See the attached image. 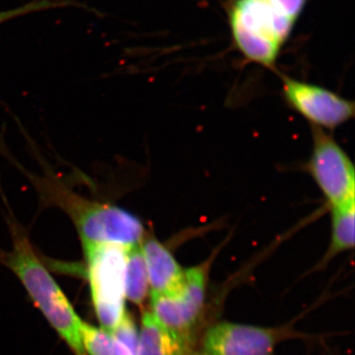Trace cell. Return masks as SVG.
I'll return each instance as SVG.
<instances>
[{"label":"cell","mask_w":355,"mask_h":355,"mask_svg":"<svg viewBox=\"0 0 355 355\" xmlns=\"http://www.w3.org/2000/svg\"><path fill=\"white\" fill-rule=\"evenodd\" d=\"M26 176L46 207H55L73 223L81 243H111L125 248L139 246L146 235L144 223L132 212L111 203L89 200L70 190L53 175Z\"/></svg>","instance_id":"6da1fadb"},{"label":"cell","mask_w":355,"mask_h":355,"mask_svg":"<svg viewBox=\"0 0 355 355\" xmlns=\"http://www.w3.org/2000/svg\"><path fill=\"white\" fill-rule=\"evenodd\" d=\"M308 0H231L228 21L236 49L253 64L275 69Z\"/></svg>","instance_id":"7a4b0ae2"},{"label":"cell","mask_w":355,"mask_h":355,"mask_svg":"<svg viewBox=\"0 0 355 355\" xmlns=\"http://www.w3.org/2000/svg\"><path fill=\"white\" fill-rule=\"evenodd\" d=\"M12 249L0 250V263L15 273L49 323L76 355H86L80 340L83 320L33 250L22 226L8 218Z\"/></svg>","instance_id":"3957f363"},{"label":"cell","mask_w":355,"mask_h":355,"mask_svg":"<svg viewBox=\"0 0 355 355\" xmlns=\"http://www.w3.org/2000/svg\"><path fill=\"white\" fill-rule=\"evenodd\" d=\"M91 297L101 328L112 331L125 316V279L130 248L83 243Z\"/></svg>","instance_id":"277c9868"},{"label":"cell","mask_w":355,"mask_h":355,"mask_svg":"<svg viewBox=\"0 0 355 355\" xmlns=\"http://www.w3.org/2000/svg\"><path fill=\"white\" fill-rule=\"evenodd\" d=\"M312 137L308 172L330 207L355 200V171L352 159L327 130L312 127Z\"/></svg>","instance_id":"5b68a950"},{"label":"cell","mask_w":355,"mask_h":355,"mask_svg":"<svg viewBox=\"0 0 355 355\" xmlns=\"http://www.w3.org/2000/svg\"><path fill=\"white\" fill-rule=\"evenodd\" d=\"M282 83L287 104L312 127L335 130L354 116V103L329 89L286 76Z\"/></svg>","instance_id":"8992f818"},{"label":"cell","mask_w":355,"mask_h":355,"mask_svg":"<svg viewBox=\"0 0 355 355\" xmlns=\"http://www.w3.org/2000/svg\"><path fill=\"white\" fill-rule=\"evenodd\" d=\"M203 266L184 270L181 286L170 293H151L153 314L166 328L184 336L195 324L205 300Z\"/></svg>","instance_id":"52a82bcc"},{"label":"cell","mask_w":355,"mask_h":355,"mask_svg":"<svg viewBox=\"0 0 355 355\" xmlns=\"http://www.w3.org/2000/svg\"><path fill=\"white\" fill-rule=\"evenodd\" d=\"M275 335L268 329L232 323L217 324L205 334L207 355H272Z\"/></svg>","instance_id":"ba28073f"},{"label":"cell","mask_w":355,"mask_h":355,"mask_svg":"<svg viewBox=\"0 0 355 355\" xmlns=\"http://www.w3.org/2000/svg\"><path fill=\"white\" fill-rule=\"evenodd\" d=\"M80 340L86 355H137L139 334L127 312L112 331L83 322Z\"/></svg>","instance_id":"9c48e42d"},{"label":"cell","mask_w":355,"mask_h":355,"mask_svg":"<svg viewBox=\"0 0 355 355\" xmlns=\"http://www.w3.org/2000/svg\"><path fill=\"white\" fill-rule=\"evenodd\" d=\"M140 248L151 293H170L181 286L184 270L162 242L146 233Z\"/></svg>","instance_id":"30bf717a"},{"label":"cell","mask_w":355,"mask_h":355,"mask_svg":"<svg viewBox=\"0 0 355 355\" xmlns=\"http://www.w3.org/2000/svg\"><path fill=\"white\" fill-rule=\"evenodd\" d=\"M186 350L183 335L166 328L153 313L144 314L137 355H184Z\"/></svg>","instance_id":"8fae6325"},{"label":"cell","mask_w":355,"mask_h":355,"mask_svg":"<svg viewBox=\"0 0 355 355\" xmlns=\"http://www.w3.org/2000/svg\"><path fill=\"white\" fill-rule=\"evenodd\" d=\"M355 200L331 207V243L324 261L354 248Z\"/></svg>","instance_id":"7c38bea8"},{"label":"cell","mask_w":355,"mask_h":355,"mask_svg":"<svg viewBox=\"0 0 355 355\" xmlns=\"http://www.w3.org/2000/svg\"><path fill=\"white\" fill-rule=\"evenodd\" d=\"M148 291V277H147L141 248L140 245L130 248L128 251L127 266H125V299L135 304H142L146 300Z\"/></svg>","instance_id":"4fadbf2b"},{"label":"cell","mask_w":355,"mask_h":355,"mask_svg":"<svg viewBox=\"0 0 355 355\" xmlns=\"http://www.w3.org/2000/svg\"><path fill=\"white\" fill-rule=\"evenodd\" d=\"M64 7H79V8L89 10L85 4L77 2L76 0H32L10 10L0 11V24L28 14L41 12L50 9L64 8Z\"/></svg>","instance_id":"5bb4252c"},{"label":"cell","mask_w":355,"mask_h":355,"mask_svg":"<svg viewBox=\"0 0 355 355\" xmlns=\"http://www.w3.org/2000/svg\"><path fill=\"white\" fill-rule=\"evenodd\" d=\"M205 355H207V354H205Z\"/></svg>","instance_id":"9a60e30c"}]
</instances>
